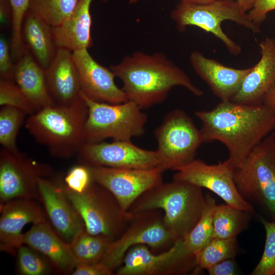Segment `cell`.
<instances>
[{
    "instance_id": "1",
    "label": "cell",
    "mask_w": 275,
    "mask_h": 275,
    "mask_svg": "<svg viewBox=\"0 0 275 275\" xmlns=\"http://www.w3.org/2000/svg\"><path fill=\"white\" fill-rule=\"evenodd\" d=\"M195 115L202 124L203 143L217 141L224 144L235 169L275 128V115L263 103L221 101L211 110L196 111Z\"/></svg>"
},
{
    "instance_id": "2",
    "label": "cell",
    "mask_w": 275,
    "mask_h": 275,
    "mask_svg": "<svg viewBox=\"0 0 275 275\" xmlns=\"http://www.w3.org/2000/svg\"><path fill=\"white\" fill-rule=\"evenodd\" d=\"M109 68L122 81L128 100L142 109L162 102L176 86L183 87L196 96L203 94L186 73L162 53L135 51Z\"/></svg>"
},
{
    "instance_id": "3",
    "label": "cell",
    "mask_w": 275,
    "mask_h": 275,
    "mask_svg": "<svg viewBox=\"0 0 275 275\" xmlns=\"http://www.w3.org/2000/svg\"><path fill=\"white\" fill-rule=\"evenodd\" d=\"M88 108L81 97L68 105L54 104L29 115L25 127L53 157L67 159L77 155L86 143Z\"/></svg>"
},
{
    "instance_id": "4",
    "label": "cell",
    "mask_w": 275,
    "mask_h": 275,
    "mask_svg": "<svg viewBox=\"0 0 275 275\" xmlns=\"http://www.w3.org/2000/svg\"><path fill=\"white\" fill-rule=\"evenodd\" d=\"M202 188L173 180L162 182L142 195L128 212L161 209L166 225L175 242L183 239L200 219L204 205Z\"/></svg>"
},
{
    "instance_id": "5",
    "label": "cell",
    "mask_w": 275,
    "mask_h": 275,
    "mask_svg": "<svg viewBox=\"0 0 275 275\" xmlns=\"http://www.w3.org/2000/svg\"><path fill=\"white\" fill-rule=\"evenodd\" d=\"M81 96L88 108L86 143H98L110 138L130 141L144 134L147 117L133 102L108 103L90 99L81 92Z\"/></svg>"
},
{
    "instance_id": "6",
    "label": "cell",
    "mask_w": 275,
    "mask_h": 275,
    "mask_svg": "<svg viewBox=\"0 0 275 275\" xmlns=\"http://www.w3.org/2000/svg\"><path fill=\"white\" fill-rule=\"evenodd\" d=\"M66 193L81 217L86 231L91 235H102L112 241L117 239L127 227L131 213L124 212L113 195L92 181L82 193L69 189Z\"/></svg>"
},
{
    "instance_id": "7",
    "label": "cell",
    "mask_w": 275,
    "mask_h": 275,
    "mask_svg": "<svg viewBox=\"0 0 275 275\" xmlns=\"http://www.w3.org/2000/svg\"><path fill=\"white\" fill-rule=\"evenodd\" d=\"M171 17L179 31H184L188 26H195L211 33L234 55L240 52L241 47L223 31L221 24L224 21H232L254 33L260 32V27L234 0H214L206 4L180 2L171 12Z\"/></svg>"
},
{
    "instance_id": "8",
    "label": "cell",
    "mask_w": 275,
    "mask_h": 275,
    "mask_svg": "<svg viewBox=\"0 0 275 275\" xmlns=\"http://www.w3.org/2000/svg\"><path fill=\"white\" fill-rule=\"evenodd\" d=\"M234 178L242 196L264 207L275 221V138L273 134L263 140L242 164L235 169Z\"/></svg>"
},
{
    "instance_id": "9",
    "label": "cell",
    "mask_w": 275,
    "mask_h": 275,
    "mask_svg": "<svg viewBox=\"0 0 275 275\" xmlns=\"http://www.w3.org/2000/svg\"><path fill=\"white\" fill-rule=\"evenodd\" d=\"M156 151L164 172L175 171L194 159L203 143L200 130L183 110L169 112L154 130Z\"/></svg>"
},
{
    "instance_id": "10",
    "label": "cell",
    "mask_w": 275,
    "mask_h": 275,
    "mask_svg": "<svg viewBox=\"0 0 275 275\" xmlns=\"http://www.w3.org/2000/svg\"><path fill=\"white\" fill-rule=\"evenodd\" d=\"M161 212L160 209H150L131 213L127 227L120 237L109 243L100 262L114 271L133 246L144 244L156 250L172 246L175 241Z\"/></svg>"
},
{
    "instance_id": "11",
    "label": "cell",
    "mask_w": 275,
    "mask_h": 275,
    "mask_svg": "<svg viewBox=\"0 0 275 275\" xmlns=\"http://www.w3.org/2000/svg\"><path fill=\"white\" fill-rule=\"evenodd\" d=\"M52 167L19 151H0V203L19 198L39 199L41 179L51 176Z\"/></svg>"
},
{
    "instance_id": "12",
    "label": "cell",
    "mask_w": 275,
    "mask_h": 275,
    "mask_svg": "<svg viewBox=\"0 0 275 275\" xmlns=\"http://www.w3.org/2000/svg\"><path fill=\"white\" fill-rule=\"evenodd\" d=\"M195 267V255L186 250L181 239L158 254L152 253L146 245L131 247L126 253L122 264L116 269L115 274H185L194 270Z\"/></svg>"
},
{
    "instance_id": "13",
    "label": "cell",
    "mask_w": 275,
    "mask_h": 275,
    "mask_svg": "<svg viewBox=\"0 0 275 275\" xmlns=\"http://www.w3.org/2000/svg\"><path fill=\"white\" fill-rule=\"evenodd\" d=\"M234 170L228 159L217 164H209L195 158L177 169L173 180L187 182L206 188L220 197L226 204L252 213L253 207L236 187Z\"/></svg>"
},
{
    "instance_id": "14",
    "label": "cell",
    "mask_w": 275,
    "mask_h": 275,
    "mask_svg": "<svg viewBox=\"0 0 275 275\" xmlns=\"http://www.w3.org/2000/svg\"><path fill=\"white\" fill-rule=\"evenodd\" d=\"M88 167L92 180L109 191L124 212H128L132 204L144 193L163 182L164 171L160 168Z\"/></svg>"
},
{
    "instance_id": "15",
    "label": "cell",
    "mask_w": 275,
    "mask_h": 275,
    "mask_svg": "<svg viewBox=\"0 0 275 275\" xmlns=\"http://www.w3.org/2000/svg\"><path fill=\"white\" fill-rule=\"evenodd\" d=\"M77 155L79 163L88 166L162 170L156 150L141 148L131 141L86 143Z\"/></svg>"
},
{
    "instance_id": "16",
    "label": "cell",
    "mask_w": 275,
    "mask_h": 275,
    "mask_svg": "<svg viewBox=\"0 0 275 275\" xmlns=\"http://www.w3.org/2000/svg\"><path fill=\"white\" fill-rule=\"evenodd\" d=\"M38 190L39 199L51 227L64 240L70 243L79 232L85 230L81 217L66 193L63 179L42 178Z\"/></svg>"
},
{
    "instance_id": "17",
    "label": "cell",
    "mask_w": 275,
    "mask_h": 275,
    "mask_svg": "<svg viewBox=\"0 0 275 275\" xmlns=\"http://www.w3.org/2000/svg\"><path fill=\"white\" fill-rule=\"evenodd\" d=\"M81 93L94 101L108 103H120L128 101L122 89L115 82L116 77L111 69L96 62L88 49L72 51Z\"/></svg>"
},
{
    "instance_id": "18",
    "label": "cell",
    "mask_w": 275,
    "mask_h": 275,
    "mask_svg": "<svg viewBox=\"0 0 275 275\" xmlns=\"http://www.w3.org/2000/svg\"><path fill=\"white\" fill-rule=\"evenodd\" d=\"M0 205V249L15 255L23 244L24 227L46 221V215L35 199H15Z\"/></svg>"
},
{
    "instance_id": "19",
    "label": "cell",
    "mask_w": 275,
    "mask_h": 275,
    "mask_svg": "<svg viewBox=\"0 0 275 275\" xmlns=\"http://www.w3.org/2000/svg\"><path fill=\"white\" fill-rule=\"evenodd\" d=\"M189 61L195 72L221 101L232 100L239 91L252 68L236 69L228 67L206 57L199 51L191 53Z\"/></svg>"
},
{
    "instance_id": "20",
    "label": "cell",
    "mask_w": 275,
    "mask_h": 275,
    "mask_svg": "<svg viewBox=\"0 0 275 275\" xmlns=\"http://www.w3.org/2000/svg\"><path fill=\"white\" fill-rule=\"evenodd\" d=\"M45 75L48 90L55 104L68 105L81 97L79 75L71 51L58 47Z\"/></svg>"
},
{
    "instance_id": "21",
    "label": "cell",
    "mask_w": 275,
    "mask_h": 275,
    "mask_svg": "<svg viewBox=\"0 0 275 275\" xmlns=\"http://www.w3.org/2000/svg\"><path fill=\"white\" fill-rule=\"evenodd\" d=\"M261 58L252 67L238 92L231 101L244 104L262 103L275 82V39L267 38L259 43Z\"/></svg>"
},
{
    "instance_id": "22",
    "label": "cell",
    "mask_w": 275,
    "mask_h": 275,
    "mask_svg": "<svg viewBox=\"0 0 275 275\" xmlns=\"http://www.w3.org/2000/svg\"><path fill=\"white\" fill-rule=\"evenodd\" d=\"M23 243L43 255L59 272L71 274L77 264L70 243L64 240L47 221L34 224L23 234Z\"/></svg>"
},
{
    "instance_id": "23",
    "label": "cell",
    "mask_w": 275,
    "mask_h": 275,
    "mask_svg": "<svg viewBox=\"0 0 275 275\" xmlns=\"http://www.w3.org/2000/svg\"><path fill=\"white\" fill-rule=\"evenodd\" d=\"M93 1L78 0L69 17L60 25L52 27V36L57 47L64 48L72 52L88 49L92 46L90 6Z\"/></svg>"
},
{
    "instance_id": "24",
    "label": "cell",
    "mask_w": 275,
    "mask_h": 275,
    "mask_svg": "<svg viewBox=\"0 0 275 275\" xmlns=\"http://www.w3.org/2000/svg\"><path fill=\"white\" fill-rule=\"evenodd\" d=\"M14 81L38 111L55 104L48 90L45 70L26 49L15 64Z\"/></svg>"
},
{
    "instance_id": "25",
    "label": "cell",
    "mask_w": 275,
    "mask_h": 275,
    "mask_svg": "<svg viewBox=\"0 0 275 275\" xmlns=\"http://www.w3.org/2000/svg\"><path fill=\"white\" fill-rule=\"evenodd\" d=\"M21 37L25 48L46 70L58 48L53 38L52 27L28 10L22 23Z\"/></svg>"
},
{
    "instance_id": "26",
    "label": "cell",
    "mask_w": 275,
    "mask_h": 275,
    "mask_svg": "<svg viewBox=\"0 0 275 275\" xmlns=\"http://www.w3.org/2000/svg\"><path fill=\"white\" fill-rule=\"evenodd\" d=\"M250 213L227 204L217 205L213 218V238H236L246 229Z\"/></svg>"
},
{
    "instance_id": "27",
    "label": "cell",
    "mask_w": 275,
    "mask_h": 275,
    "mask_svg": "<svg viewBox=\"0 0 275 275\" xmlns=\"http://www.w3.org/2000/svg\"><path fill=\"white\" fill-rule=\"evenodd\" d=\"M217 204L209 194L205 196L203 209L200 219L193 229L182 239L186 250L196 254L213 238V218Z\"/></svg>"
},
{
    "instance_id": "28",
    "label": "cell",
    "mask_w": 275,
    "mask_h": 275,
    "mask_svg": "<svg viewBox=\"0 0 275 275\" xmlns=\"http://www.w3.org/2000/svg\"><path fill=\"white\" fill-rule=\"evenodd\" d=\"M237 252L236 238H212L195 255V269L207 270L212 266L226 259L234 258Z\"/></svg>"
},
{
    "instance_id": "29",
    "label": "cell",
    "mask_w": 275,
    "mask_h": 275,
    "mask_svg": "<svg viewBox=\"0 0 275 275\" xmlns=\"http://www.w3.org/2000/svg\"><path fill=\"white\" fill-rule=\"evenodd\" d=\"M78 0H30L28 10L51 27L61 24L70 15Z\"/></svg>"
},
{
    "instance_id": "30",
    "label": "cell",
    "mask_w": 275,
    "mask_h": 275,
    "mask_svg": "<svg viewBox=\"0 0 275 275\" xmlns=\"http://www.w3.org/2000/svg\"><path fill=\"white\" fill-rule=\"evenodd\" d=\"M0 110V143L4 148L13 152L19 150L16 138L27 114L13 106L4 105Z\"/></svg>"
},
{
    "instance_id": "31",
    "label": "cell",
    "mask_w": 275,
    "mask_h": 275,
    "mask_svg": "<svg viewBox=\"0 0 275 275\" xmlns=\"http://www.w3.org/2000/svg\"><path fill=\"white\" fill-rule=\"evenodd\" d=\"M17 269L22 275H47L54 268L51 262L41 253L25 244L18 249Z\"/></svg>"
},
{
    "instance_id": "32",
    "label": "cell",
    "mask_w": 275,
    "mask_h": 275,
    "mask_svg": "<svg viewBox=\"0 0 275 275\" xmlns=\"http://www.w3.org/2000/svg\"><path fill=\"white\" fill-rule=\"evenodd\" d=\"M12 10V36L10 49L13 60L17 61L25 50L21 37V26L28 10L30 0H9Z\"/></svg>"
},
{
    "instance_id": "33",
    "label": "cell",
    "mask_w": 275,
    "mask_h": 275,
    "mask_svg": "<svg viewBox=\"0 0 275 275\" xmlns=\"http://www.w3.org/2000/svg\"><path fill=\"white\" fill-rule=\"evenodd\" d=\"M266 233L264 251L252 275H275V221L261 219Z\"/></svg>"
},
{
    "instance_id": "34",
    "label": "cell",
    "mask_w": 275,
    "mask_h": 275,
    "mask_svg": "<svg viewBox=\"0 0 275 275\" xmlns=\"http://www.w3.org/2000/svg\"><path fill=\"white\" fill-rule=\"evenodd\" d=\"M0 105L18 108L31 115L37 109L13 80L0 79Z\"/></svg>"
},
{
    "instance_id": "35",
    "label": "cell",
    "mask_w": 275,
    "mask_h": 275,
    "mask_svg": "<svg viewBox=\"0 0 275 275\" xmlns=\"http://www.w3.org/2000/svg\"><path fill=\"white\" fill-rule=\"evenodd\" d=\"M63 180L69 189L77 193L83 192L93 181L88 167L80 163L72 167Z\"/></svg>"
},
{
    "instance_id": "36",
    "label": "cell",
    "mask_w": 275,
    "mask_h": 275,
    "mask_svg": "<svg viewBox=\"0 0 275 275\" xmlns=\"http://www.w3.org/2000/svg\"><path fill=\"white\" fill-rule=\"evenodd\" d=\"M10 45L4 37L0 39L1 79L14 81L15 64L12 62Z\"/></svg>"
},
{
    "instance_id": "37",
    "label": "cell",
    "mask_w": 275,
    "mask_h": 275,
    "mask_svg": "<svg viewBox=\"0 0 275 275\" xmlns=\"http://www.w3.org/2000/svg\"><path fill=\"white\" fill-rule=\"evenodd\" d=\"M275 10V0H256L248 14L251 20L259 27L269 12Z\"/></svg>"
},
{
    "instance_id": "38",
    "label": "cell",
    "mask_w": 275,
    "mask_h": 275,
    "mask_svg": "<svg viewBox=\"0 0 275 275\" xmlns=\"http://www.w3.org/2000/svg\"><path fill=\"white\" fill-rule=\"evenodd\" d=\"M114 272L101 262L95 263H79L72 275H112Z\"/></svg>"
},
{
    "instance_id": "39",
    "label": "cell",
    "mask_w": 275,
    "mask_h": 275,
    "mask_svg": "<svg viewBox=\"0 0 275 275\" xmlns=\"http://www.w3.org/2000/svg\"><path fill=\"white\" fill-rule=\"evenodd\" d=\"M209 275H235L237 267L234 258L225 260L206 270Z\"/></svg>"
},
{
    "instance_id": "40",
    "label": "cell",
    "mask_w": 275,
    "mask_h": 275,
    "mask_svg": "<svg viewBox=\"0 0 275 275\" xmlns=\"http://www.w3.org/2000/svg\"><path fill=\"white\" fill-rule=\"evenodd\" d=\"M262 103L267 106L275 115V82L264 96ZM272 134L275 138V128Z\"/></svg>"
},
{
    "instance_id": "41",
    "label": "cell",
    "mask_w": 275,
    "mask_h": 275,
    "mask_svg": "<svg viewBox=\"0 0 275 275\" xmlns=\"http://www.w3.org/2000/svg\"><path fill=\"white\" fill-rule=\"evenodd\" d=\"M12 19V10L9 0H0V20L1 24H5Z\"/></svg>"
},
{
    "instance_id": "42",
    "label": "cell",
    "mask_w": 275,
    "mask_h": 275,
    "mask_svg": "<svg viewBox=\"0 0 275 275\" xmlns=\"http://www.w3.org/2000/svg\"><path fill=\"white\" fill-rule=\"evenodd\" d=\"M241 10L245 13L253 7L256 0H235Z\"/></svg>"
},
{
    "instance_id": "43",
    "label": "cell",
    "mask_w": 275,
    "mask_h": 275,
    "mask_svg": "<svg viewBox=\"0 0 275 275\" xmlns=\"http://www.w3.org/2000/svg\"><path fill=\"white\" fill-rule=\"evenodd\" d=\"M214 0H180V2L186 4H206L213 2Z\"/></svg>"
},
{
    "instance_id": "44",
    "label": "cell",
    "mask_w": 275,
    "mask_h": 275,
    "mask_svg": "<svg viewBox=\"0 0 275 275\" xmlns=\"http://www.w3.org/2000/svg\"><path fill=\"white\" fill-rule=\"evenodd\" d=\"M139 0H129V3L130 4H133L137 3Z\"/></svg>"
}]
</instances>
